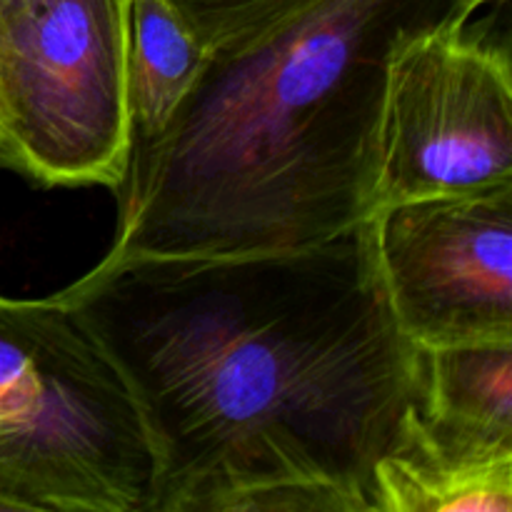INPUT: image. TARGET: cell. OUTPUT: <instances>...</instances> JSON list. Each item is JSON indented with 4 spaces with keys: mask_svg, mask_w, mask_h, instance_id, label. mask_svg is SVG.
Instances as JSON below:
<instances>
[{
    "mask_svg": "<svg viewBox=\"0 0 512 512\" xmlns=\"http://www.w3.org/2000/svg\"><path fill=\"white\" fill-rule=\"evenodd\" d=\"M133 393L150 512H370L418 390L368 220L310 248L105 255L60 290Z\"/></svg>",
    "mask_w": 512,
    "mask_h": 512,
    "instance_id": "cell-1",
    "label": "cell"
},
{
    "mask_svg": "<svg viewBox=\"0 0 512 512\" xmlns=\"http://www.w3.org/2000/svg\"><path fill=\"white\" fill-rule=\"evenodd\" d=\"M460 0H318L210 50L168 128L130 150L108 255L205 258L325 243L373 215L385 70Z\"/></svg>",
    "mask_w": 512,
    "mask_h": 512,
    "instance_id": "cell-2",
    "label": "cell"
},
{
    "mask_svg": "<svg viewBox=\"0 0 512 512\" xmlns=\"http://www.w3.org/2000/svg\"><path fill=\"white\" fill-rule=\"evenodd\" d=\"M153 483L133 393L75 310L0 295V510L150 512Z\"/></svg>",
    "mask_w": 512,
    "mask_h": 512,
    "instance_id": "cell-3",
    "label": "cell"
},
{
    "mask_svg": "<svg viewBox=\"0 0 512 512\" xmlns=\"http://www.w3.org/2000/svg\"><path fill=\"white\" fill-rule=\"evenodd\" d=\"M125 0H25L0 18V163L115 185L130 153Z\"/></svg>",
    "mask_w": 512,
    "mask_h": 512,
    "instance_id": "cell-4",
    "label": "cell"
},
{
    "mask_svg": "<svg viewBox=\"0 0 512 512\" xmlns=\"http://www.w3.org/2000/svg\"><path fill=\"white\" fill-rule=\"evenodd\" d=\"M450 15L403 35L385 70L373 210L512 183L508 48Z\"/></svg>",
    "mask_w": 512,
    "mask_h": 512,
    "instance_id": "cell-5",
    "label": "cell"
},
{
    "mask_svg": "<svg viewBox=\"0 0 512 512\" xmlns=\"http://www.w3.org/2000/svg\"><path fill=\"white\" fill-rule=\"evenodd\" d=\"M368 233L413 348L512 340V183L383 205Z\"/></svg>",
    "mask_w": 512,
    "mask_h": 512,
    "instance_id": "cell-6",
    "label": "cell"
},
{
    "mask_svg": "<svg viewBox=\"0 0 512 512\" xmlns=\"http://www.w3.org/2000/svg\"><path fill=\"white\" fill-rule=\"evenodd\" d=\"M370 512H512V445L453 433L413 398L373 465Z\"/></svg>",
    "mask_w": 512,
    "mask_h": 512,
    "instance_id": "cell-7",
    "label": "cell"
},
{
    "mask_svg": "<svg viewBox=\"0 0 512 512\" xmlns=\"http://www.w3.org/2000/svg\"><path fill=\"white\" fill-rule=\"evenodd\" d=\"M125 35L130 150H138L168 128L210 50L175 0H125Z\"/></svg>",
    "mask_w": 512,
    "mask_h": 512,
    "instance_id": "cell-8",
    "label": "cell"
},
{
    "mask_svg": "<svg viewBox=\"0 0 512 512\" xmlns=\"http://www.w3.org/2000/svg\"><path fill=\"white\" fill-rule=\"evenodd\" d=\"M415 405L425 418L485 443L512 445V340L415 348Z\"/></svg>",
    "mask_w": 512,
    "mask_h": 512,
    "instance_id": "cell-9",
    "label": "cell"
},
{
    "mask_svg": "<svg viewBox=\"0 0 512 512\" xmlns=\"http://www.w3.org/2000/svg\"><path fill=\"white\" fill-rule=\"evenodd\" d=\"M208 50L240 43L318 0H175Z\"/></svg>",
    "mask_w": 512,
    "mask_h": 512,
    "instance_id": "cell-10",
    "label": "cell"
},
{
    "mask_svg": "<svg viewBox=\"0 0 512 512\" xmlns=\"http://www.w3.org/2000/svg\"><path fill=\"white\" fill-rule=\"evenodd\" d=\"M25 0H0V18H3L5 13H10L13 8H18V5H23Z\"/></svg>",
    "mask_w": 512,
    "mask_h": 512,
    "instance_id": "cell-11",
    "label": "cell"
},
{
    "mask_svg": "<svg viewBox=\"0 0 512 512\" xmlns=\"http://www.w3.org/2000/svg\"><path fill=\"white\" fill-rule=\"evenodd\" d=\"M460 3H463L470 13H475V10H480L483 5H488V3H495V0H460Z\"/></svg>",
    "mask_w": 512,
    "mask_h": 512,
    "instance_id": "cell-12",
    "label": "cell"
}]
</instances>
